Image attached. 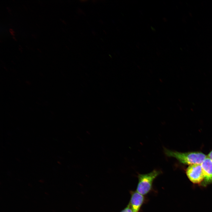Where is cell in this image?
Here are the masks:
<instances>
[{"label":"cell","mask_w":212,"mask_h":212,"mask_svg":"<svg viewBox=\"0 0 212 212\" xmlns=\"http://www.w3.org/2000/svg\"><path fill=\"white\" fill-rule=\"evenodd\" d=\"M162 173L160 170L154 169L148 173L138 174L136 191L143 196L148 194L152 189L154 180Z\"/></svg>","instance_id":"cell-2"},{"label":"cell","mask_w":212,"mask_h":212,"mask_svg":"<svg viewBox=\"0 0 212 212\" xmlns=\"http://www.w3.org/2000/svg\"><path fill=\"white\" fill-rule=\"evenodd\" d=\"M120 212H133V211L129 205H128L126 208Z\"/></svg>","instance_id":"cell-6"},{"label":"cell","mask_w":212,"mask_h":212,"mask_svg":"<svg viewBox=\"0 0 212 212\" xmlns=\"http://www.w3.org/2000/svg\"><path fill=\"white\" fill-rule=\"evenodd\" d=\"M186 173L189 179L193 183H201L204 180V174L201 164L189 165L186 170Z\"/></svg>","instance_id":"cell-3"},{"label":"cell","mask_w":212,"mask_h":212,"mask_svg":"<svg viewBox=\"0 0 212 212\" xmlns=\"http://www.w3.org/2000/svg\"><path fill=\"white\" fill-rule=\"evenodd\" d=\"M131 197L128 205L133 212H138L144 201L143 195L136 191H131Z\"/></svg>","instance_id":"cell-5"},{"label":"cell","mask_w":212,"mask_h":212,"mask_svg":"<svg viewBox=\"0 0 212 212\" xmlns=\"http://www.w3.org/2000/svg\"><path fill=\"white\" fill-rule=\"evenodd\" d=\"M208 157L212 161V149L208 154Z\"/></svg>","instance_id":"cell-7"},{"label":"cell","mask_w":212,"mask_h":212,"mask_svg":"<svg viewBox=\"0 0 212 212\" xmlns=\"http://www.w3.org/2000/svg\"><path fill=\"white\" fill-rule=\"evenodd\" d=\"M203 170L204 178L201 183L203 186L212 183V161L207 157L201 164Z\"/></svg>","instance_id":"cell-4"},{"label":"cell","mask_w":212,"mask_h":212,"mask_svg":"<svg viewBox=\"0 0 212 212\" xmlns=\"http://www.w3.org/2000/svg\"><path fill=\"white\" fill-rule=\"evenodd\" d=\"M164 152L167 156L174 157L180 163L190 165L196 164H201L207 157L201 152L182 153L173 151L165 148H164Z\"/></svg>","instance_id":"cell-1"}]
</instances>
